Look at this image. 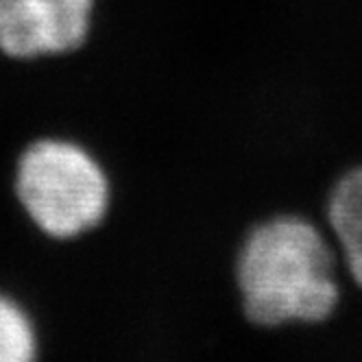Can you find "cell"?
Here are the masks:
<instances>
[{"label": "cell", "instance_id": "cell-1", "mask_svg": "<svg viewBox=\"0 0 362 362\" xmlns=\"http://www.w3.org/2000/svg\"><path fill=\"white\" fill-rule=\"evenodd\" d=\"M247 317L257 325L323 321L339 301L332 253L321 231L284 216L257 227L238 260Z\"/></svg>", "mask_w": 362, "mask_h": 362}, {"label": "cell", "instance_id": "cell-2", "mask_svg": "<svg viewBox=\"0 0 362 362\" xmlns=\"http://www.w3.org/2000/svg\"><path fill=\"white\" fill-rule=\"evenodd\" d=\"M18 197L50 236L70 238L94 227L107 210V181L90 155L70 142L42 140L24 151Z\"/></svg>", "mask_w": 362, "mask_h": 362}, {"label": "cell", "instance_id": "cell-3", "mask_svg": "<svg viewBox=\"0 0 362 362\" xmlns=\"http://www.w3.org/2000/svg\"><path fill=\"white\" fill-rule=\"evenodd\" d=\"M92 0H0V48L11 57L68 53L88 35Z\"/></svg>", "mask_w": 362, "mask_h": 362}, {"label": "cell", "instance_id": "cell-4", "mask_svg": "<svg viewBox=\"0 0 362 362\" xmlns=\"http://www.w3.org/2000/svg\"><path fill=\"white\" fill-rule=\"evenodd\" d=\"M329 225L343 247L351 277L362 286V168L347 173L334 188Z\"/></svg>", "mask_w": 362, "mask_h": 362}, {"label": "cell", "instance_id": "cell-5", "mask_svg": "<svg viewBox=\"0 0 362 362\" xmlns=\"http://www.w3.org/2000/svg\"><path fill=\"white\" fill-rule=\"evenodd\" d=\"M35 354L29 319L9 299L0 297V362H27Z\"/></svg>", "mask_w": 362, "mask_h": 362}]
</instances>
